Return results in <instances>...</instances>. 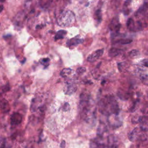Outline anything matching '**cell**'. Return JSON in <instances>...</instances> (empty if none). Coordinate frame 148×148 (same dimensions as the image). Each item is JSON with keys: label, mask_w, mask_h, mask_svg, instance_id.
<instances>
[{"label": "cell", "mask_w": 148, "mask_h": 148, "mask_svg": "<svg viewBox=\"0 0 148 148\" xmlns=\"http://www.w3.org/2000/svg\"><path fill=\"white\" fill-rule=\"evenodd\" d=\"M99 112L105 115L117 114L119 112L118 103L113 97L109 96L102 98L98 103Z\"/></svg>", "instance_id": "1"}, {"label": "cell", "mask_w": 148, "mask_h": 148, "mask_svg": "<svg viewBox=\"0 0 148 148\" xmlns=\"http://www.w3.org/2000/svg\"><path fill=\"white\" fill-rule=\"evenodd\" d=\"M75 21V16L71 10H66L61 13L57 19L58 24L62 27H68Z\"/></svg>", "instance_id": "2"}, {"label": "cell", "mask_w": 148, "mask_h": 148, "mask_svg": "<svg viewBox=\"0 0 148 148\" xmlns=\"http://www.w3.org/2000/svg\"><path fill=\"white\" fill-rule=\"evenodd\" d=\"M103 49H98L95 51H94L93 53H92L91 54H90L87 60L88 62H93L94 61H95L96 60H97L98 59H99L103 54Z\"/></svg>", "instance_id": "3"}, {"label": "cell", "mask_w": 148, "mask_h": 148, "mask_svg": "<svg viewBox=\"0 0 148 148\" xmlns=\"http://www.w3.org/2000/svg\"><path fill=\"white\" fill-rule=\"evenodd\" d=\"M127 28L132 31H136L140 29L141 28V23L139 22L135 23L133 19L131 18H129L127 22Z\"/></svg>", "instance_id": "4"}, {"label": "cell", "mask_w": 148, "mask_h": 148, "mask_svg": "<svg viewBox=\"0 0 148 148\" xmlns=\"http://www.w3.org/2000/svg\"><path fill=\"white\" fill-rule=\"evenodd\" d=\"M77 90V86L76 84L72 82H68L64 87V92L66 95H72Z\"/></svg>", "instance_id": "5"}, {"label": "cell", "mask_w": 148, "mask_h": 148, "mask_svg": "<svg viewBox=\"0 0 148 148\" xmlns=\"http://www.w3.org/2000/svg\"><path fill=\"white\" fill-rule=\"evenodd\" d=\"M109 27L112 32H113V33H117L120 28V24L119 23V18L117 17L113 18L112 20L109 25Z\"/></svg>", "instance_id": "6"}, {"label": "cell", "mask_w": 148, "mask_h": 148, "mask_svg": "<svg viewBox=\"0 0 148 148\" xmlns=\"http://www.w3.org/2000/svg\"><path fill=\"white\" fill-rule=\"evenodd\" d=\"M83 42V39H81V38H79L77 36H75L73 38H71V39H69V40H68V42H66V45L68 47H71V46H76L79 44H81Z\"/></svg>", "instance_id": "7"}, {"label": "cell", "mask_w": 148, "mask_h": 148, "mask_svg": "<svg viewBox=\"0 0 148 148\" xmlns=\"http://www.w3.org/2000/svg\"><path fill=\"white\" fill-rule=\"evenodd\" d=\"M23 117L18 113H14L10 118L11 124L12 125H18L22 121Z\"/></svg>", "instance_id": "8"}, {"label": "cell", "mask_w": 148, "mask_h": 148, "mask_svg": "<svg viewBox=\"0 0 148 148\" xmlns=\"http://www.w3.org/2000/svg\"><path fill=\"white\" fill-rule=\"evenodd\" d=\"M123 50L122 49L113 47L109 50V51L108 52V54L110 57H116L117 56L120 55V54H121L123 53Z\"/></svg>", "instance_id": "9"}, {"label": "cell", "mask_w": 148, "mask_h": 148, "mask_svg": "<svg viewBox=\"0 0 148 148\" xmlns=\"http://www.w3.org/2000/svg\"><path fill=\"white\" fill-rule=\"evenodd\" d=\"M73 72V71L71 68H64L61 71L60 75L62 77L67 78L69 77L71 75H72Z\"/></svg>", "instance_id": "10"}, {"label": "cell", "mask_w": 148, "mask_h": 148, "mask_svg": "<svg viewBox=\"0 0 148 148\" xmlns=\"http://www.w3.org/2000/svg\"><path fill=\"white\" fill-rule=\"evenodd\" d=\"M67 32L65 30H63V29H61V30H60L58 31L56 35H55V37H54V39L55 40H57L58 39H62L64 38V36L66 35Z\"/></svg>", "instance_id": "11"}, {"label": "cell", "mask_w": 148, "mask_h": 148, "mask_svg": "<svg viewBox=\"0 0 148 148\" xmlns=\"http://www.w3.org/2000/svg\"><path fill=\"white\" fill-rule=\"evenodd\" d=\"M94 19L95 21L98 23H99L102 20V13L100 9H98L94 13Z\"/></svg>", "instance_id": "12"}, {"label": "cell", "mask_w": 148, "mask_h": 148, "mask_svg": "<svg viewBox=\"0 0 148 148\" xmlns=\"http://www.w3.org/2000/svg\"><path fill=\"white\" fill-rule=\"evenodd\" d=\"M128 54H129V56L130 57H131V58H135V57H138L139 56V52L138 50H131V51L129 52Z\"/></svg>", "instance_id": "13"}, {"label": "cell", "mask_w": 148, "mask_h": 148, "mask_svg": "<svg viewBox=\"0 0 148 148\" xmlns=\"http://www.w3.org/2000/svg\"><path fill=\"white\" fill-rule=\"evenodd\" d=\"M8 107V103L6 100L3 99L0 101V108L1 109H6V108Z\"/></svg>", "instance_id": "14"}, {"label": "cell", "mask_w": 148, "mask_h": 148, "mask_svg": "<svg viewBox=\"0 0 148 148\" xmlns=\"http://www.w3.org/2000/svg\"><path fill=\"white\" fill-rule=\"evenodd\" d=\"M131 42H132V39H121L119 40V43H120L121 45L128 44Z\"/></svg>", "instance_id": "15"}, {"label": "cell", "mask_w": 148, "mask_h": 148, "mask_svg": "<svg viewBox=\"0 0 148 148\" xmlns=\"http://www.w3.org/2000/svg\"><path fill=\"white\" fill-rule=\"evenodd\" d=\"M130 0H127L124 4V12L126 14H128V8L129 6V5H130Z\"/></svg>", "instance_id": "16"}, {"label": "cell", "mask_w": 148, "mask_h": 148, "mask_svg": "<svg viewBox=\"0 0 148 148\" xmlns=\"http://www.w3.org/2000/svg\"><path fill=\"white\" fill-rule=\"evenodd\" d=\"M86 71V68H84V67H80V68H78L76 70V73L78 74V75H82L83 74V73H84Z\"/></svg>", "instance_id": "17"}, {"label": "cell", "mask_w": 148, "mask_h": 148, "mask_svg": "<svg viewBox=\"0 0 148 148\" xmlns=\"http://www.w3.org/2000/svg\"><path fill=\"white\" fill-rule=\"evenodd\" d=\"M40 62L43 65H49V62L50 61V59L48 58H45L40 60Z\"/></svg>", "instance_id": "18"}, {"label": "cell", "mask_w": 148, "mask_h": 148, "mask_svg": "<svg viewBox=\"0 0 148 148\" xmlns=\"http://www.w3.org/2000/svg\"><path fill=\"white\" fill-rule=\"evenodd\" d=\"M140 64L146 66V67H148V59H144L141 62H140Z\"/></svg>", "instance_id": "19"}, {"label": "cell", "mask_w": 148, "mask_h": 148, "mask_svg": "<svg viewBox=\"0 0 148 148\" xmlns=\"http://www.w3.org/2000/svg\"><path fill=\"white\" fill-rule=\"evenodd\" d=\"M62 110L64 111H67L69 109V105L68 103H65L62 108Z\"/></svg>", "instance_id": "20"}, {"label": "cell", "mask_w": 148, "mask_h": 148, "mask_svg": "<svg viewBox=\"0 0 148 148\" xmlns=\"http://www.w3.org/2000/svg\"><path fill=\"white\" fill-rule=\"evenodd\" d=\"M60 146H61V147H64L65 146V141H64V140L62 141Z\"/></svg>", "instance_id": "21"}, {"label": "cell", "mask_w": 148, "mask_h": 148, "mask_svg": "<svg viewBox=\"0 0 148 148\" xmlns=\"http://www.w3.org/2000/svg\"><path fill=\"white\" fill-rule=\"evenodd\" d=\"M3 9V6L2 5H0V12H1Z\"/></svg>", "instance_id": "22"}, {"label": "cell", "mask_w": 148, "mask_h": 148, "mask_svg": "<svg viewBox=\"0 0 148 148\" xmlns=\"http://www.w3.org/2000/svg\"><path fill=\"white\" fill-rule=\"evenodd\" d=\"M5 0H0V2H5Z\"/></svg>", "instance_id": "23"}]
</instances>
